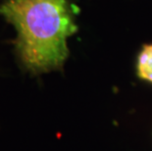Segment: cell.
Instances as JSON below:
<instances>
[{"label": "cell", "mask_w": 152, "mask_h": 151, "mask_svg": "<svg viewBox=\"0 0 152 151\" xmlns=\"http://www.w3.org/2000/svg\"><path fill=\"white\" fill-rule=\"evenodd\" d=\"M0 14L17 30L16 48L26 69L37 75L62 68L67 38L77 31L69 0H7Z\"/></svg>", "instance_id": "6da1fadb"}, {"label": "cell", "mask_w": 152, "mask_h": 151, "mask_svg": "<svg viewBox=\"0 0 152 151\" xmlns=\"http://www.w3.org/2000/svg\"><path fill=\"white\" fill-rule=\"evenodd\" d=\"M135 68L138 79L152 83V43L142 46L138 52Z\"/></svg>", "instance_id": "7a4b0ae2"}]
</instances>
